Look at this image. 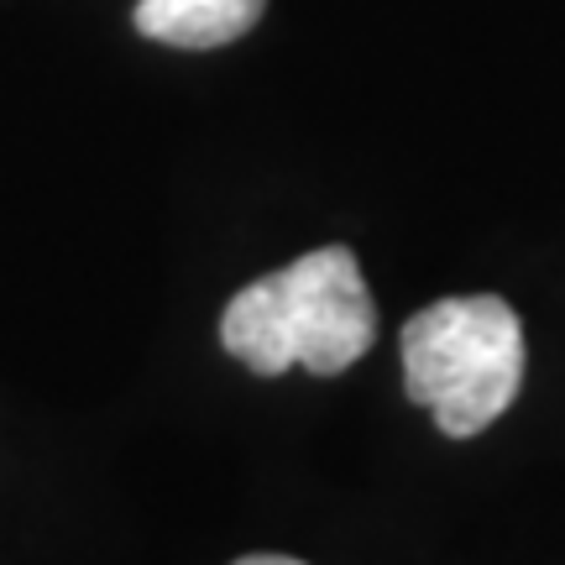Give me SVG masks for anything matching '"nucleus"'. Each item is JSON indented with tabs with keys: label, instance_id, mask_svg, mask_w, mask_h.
<instances>
[{
	"label": "nucleus",
	"instance_id": "1",
	"mask_svg": "<svg viewBox=\"0 0 565 565\" xmlns=\"http://www.w3.org/2000/svg\"><path fill=\"white\" fill-rule=\"evenodd\" d=\"M377 341V303L351 246H320L299 263L246 282L221 315V345L257 377L309 366L335 377Z\"/></svg>",
	"mask_w": 565,
	"mask_h": 565
},
{
	"label": "nucleus",
	"instance_id": "2",
	"mask_svg": "<svg viewBox=\"0 0 565 565\" xmlns=\"http://www.w3.org/2000/svg\"><path fill=\"white\" fill-rule=\"evenodd\" d=\"M404 387L445 435L471 440L524 387V324L498 294H466L419 309L404 324Z\"/></svg>",
	"mask_w": 565,
	"mask_h": 565
},
{
	"label": "nucleus",
	"instance_id": "3",
	"mask_svg": "<svg viewBox=\"0 0 565 565\" xmlns=\"http://www.w3.org/2000/svg\"><path fill=\"white\" fill-rule=\"evenodd\" d=\"M267 0H137L141 38L168 42V47H225V42L246 38L263 21Z\"/></svg>",
	"mask_w": 565,
	"mask_h": 565
},
{
	"label": "nucleus",
	"instance_id": "4",
	"mask_svg": "<svg viewBox=\"0 0 565 565\" xmlns=\"http://www.w3.org/2000/svg\"><path fill=\"white\" fill-rule=\"evenodd\" d=\"M236 565H303V561H288V555H246Z\"/></svg>",
	"mask_w": 565,
	"mask_h": 565
}]
</instances>
